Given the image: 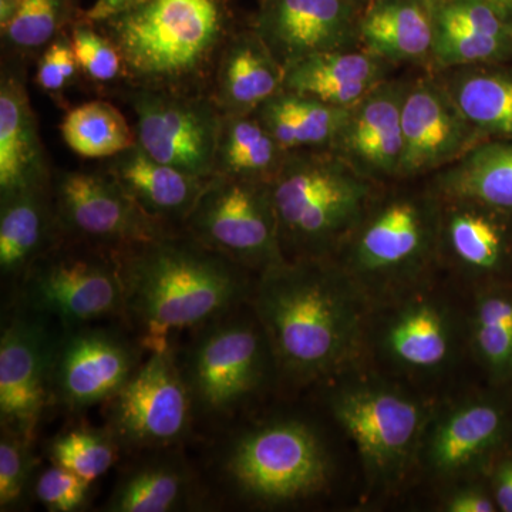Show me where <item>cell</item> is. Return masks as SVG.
<instances>
[{
  "mask_svg": "<svg viewBox=\"0 0 512 512\" xmlns=\"http://www.w3.org/2000/svg\"><path fill=\"white\" fill-rule=\"evenodd\" d=\"M114 255L123 276V323L148 353L173 348L174 335L251 299V272L185 231Z\"/></svg>",
  "mask_w": 512,
  "mask_h": 512,
  "instance_id": "cell-1",
  "label": "cell"
},
{
  "mask_svg": "<svg viewBox=\"0 0 512 512\" xmlns=\"http://www.w3.org/2000/svg\"><path fill=\"white\" fill-rule=\"evenodd\" d=\"M360 286L332 258L296 259L258 275L252 306L279 372L309 382L348 363L360 342Z\"/></svg>",
  "mask_w": 512,
  "mask_h": 512,
  "instance_id": "cell-2",
  "label": "cell"
},
{
  "mask_svg": "<svg viewBox=\"0 0 512 512\" xmlns=\"http://www.w3.org/2000/svg\"><path fill=\"white\" fill-rule=\"evenodd\" d=\"M93 23L120 50L126 86L207 94L239 28L228 0H141Z\"/></svg>",
  "mask_w": 512,
  "mask_h": 512,
  "instance_id": "cell-3",
  "label": "cell"
},
{
  "mask_svg": "<svg viewBox=\"0 0 512 512\" xmlns=\"http://www.w3.org/2000/svg\"><path fill=\"white\" fill-rule=\"evenodd\" d=\"M375 184L329 148L289 151L271 180L285 258L338 254L375 200Z\"/></svg>",
  "mask_w": 512,
  "mask_h": 512,
  "instance_id": "cell-4",
  "label": "cell"
},
{
  "mask_svg": "<svg viewBox=\"0 0 512 512\" xmlns=\"http://www.w3.org/2000/svg\"><path fill=\"white\" fill-rule=\"evenodd\" d=\"M210 463L221 497L255 505H284L325 490L330 461L311 424L295 417L261 421L221 436Z\"/></svg>",
  "mask_w": 512,
  "mask_h": 512,
  "instance_id": "cell-5",
  "label": "cell"
},
{
  "mask_svg": "<svg viewBox=\"0 0 512 512\" xmlns=\"http://www.w3.org/2000/svg\"><path fill=\"white\" fill-rule=\"evenodd\" d=\"M177 360L198 423L220 427L278 370L258 316L254 309L247 315L242 305L191 332Z\"/></svg>",
  "mask_w": 512,
  "mask_h": 512,
  "instance_id": "cell-6",
  "label": "cell"
},
{
  "mask_svg": "<svg viewBox=\"0 0 512 512\" xmlns=\"http://www.w3.org/2000/svg\"><path fill=\"white\" fill-rule=\"evenodd\" d=\"M443 200L436 192H400L373 200L339 249L338 264L360 288L403 284L441 249Z\"/></svg>",
  "mask_w": 512,
  "mask_h": 512,
  "instance_id": "cell-7",
  "label": "cell"
},
{
  "mask_svg": "<svg viewBox=\"0 0 512 512\" xmlns=\"http://www.w3.org/2000/svg\"><path fill=\"white\" fill-rule=\"evenodd\" d=\"M16 305L62 328L124 319V284L113 252L63 239L16 286Z\"/></svg>",
  "mask_w": 512,
  "mask_h": 512,
  "instance_id": "cell-8",
  "label": "cell"
},
{
  "mask_svg": "<svg viewBox=\"0 0 512 512\" xmlns=\"http://www.w3.org/2000/svg\"><path fill=\"white\" fill-rule=\"evenodd\" d=\"M183 231L256 275L288 261L279 238L271 181L214 175Z\"/></svg>",
  "mask_w": 512,
  "mask_h": 512,
  "instance_id": "cell-9",
  "label": "cell"
},
{
  "mask_svg": "<svg viewBox=\"0 0 512 512\" xmlns=\"http://www.w3.org/2000/svg\"><path fill=\"white\" fill-rule=\"evenodd\" d=\"M103 407L107 429L128 456L183 447L198 424L174 346L148 353L123 389Z\"/></svg>",
  "mask_w": 512,
  "mask_h": 512,
  "instance_id": "cell-10",
  "label": "cell"
},
{
  "mask_svg": "<svg viewBox=\"0 0 512 512\" xmlns=\"http://www.w3.org/2000/svg\"><path fill=\"white\" fill-rule=\"evenodd\" d=\"M144 353L127 326L96 322L60 329L50 384L52 406L69 414L103 406L136 373Z\"/></svg>",
  "mask_w": 512,
  "mask_h": 512,
  "instance_id": "cell-11",
  "label": "cell"
},
{
  "mask_svg": "<svg viewBox=\"0 0 512 512\" xmlns=\"http://www.w3.org/2000/svg\"><path fill=\"white\" fill-rule=\"evenodd\" d=\"M137 146L160 163L197 177L214 175L222 113L207 93L124 86Z\"/></svg>",
  "mask_w": 512,
  "mask_h": 512,
  "instance_id": "cell-12",
  "label": "cell"
},
{
  "mask_svg": "<svg viewBox=\"0 0 512 512\" xmlns=\"http://www.w3.org/2000/svg\"><path fill=\"white\" fill-rule=\"evenodd\" d=\"M339 426L355 443L372 480L403 473L423 436L426 412L412 397L379 383L339 387L329 400Z\"/></svg>",
  "mask_w": 512,
  "mask_h": 512,
  "instance_id": "cell-13",
  "label": "cell"
},
{
  "mask_svg": "<svg viewBox=\"0 0 512 512\" xmlns=\"http://www.w3.org/2000/svg\"><path fill=\"white\" fill-rule=\"evenodd\" d=\"M52 195L63 239L120 254L174 232L147 217L103 165L53 170Z\"/></svg>",
  "mask_w": 512,
  "mask_h": 512,
  "instance_id": "cell-14",
  "label": "cell"
},
{
  "mask_svg": "<svg viewBox=\"0 0 512 512\" xmlns=\"http://www.w3.org/2000/svg\"><path fill=\"white\" fill-rule=\"evenodd\" d=\"M62 326L13 303L0 333V426L36 439L52 407L53 362Z\"/></svg>",
  "mask_w": 512,
  "mask_h": 512,
  "instance_id": "cell-15",
  "label": "cell"
},
{
  "mask_svg": "<svg viewBox=\"0 0 512 512\" xmlns=\"http://www.w3.org/2000/svg\"><path fill=\"white\" fill-rule=\"evenodd\" d=\"M403 154L399 178L443 170L488 140L463 116L439 77L407 83L402 107Z\"/></svg>",
  "mask_w": 512,
  "mask_h": 512,
  "instance_id": "cell-16",
  "label": "cell"
},
{
  "mask_svg": "<svg viewBox=\"0 0 512 512\" xmlns=\"http://www.w3.org/2000/svg\"><path fill=\"white\" fill-rule=\"evenodd\" d=\"M360 15L350 0H258L248 25L288 67L319 53L360 47Z\"/></svg>",
  "mask_w": 512,
  "mask_h": 512,
  "instance_id": "cell-17",
  "label": "cell"
},
{
  "mask_svg": "<svg viewBox=\"0 0 512 512\" xmlns=\"http://www.w3.org/2000/svg\"><path fill=\"white\" fill-rule=\"evenodd\" d=\"M407 83L389 80L355 106L329 150L357 173L380 183L399 178L403 154L402 107Z\"/></svg>",
  "mask_w": 512,
  "mask_h": 512,
  "instance_id": "cell-18",
  "label": "cell"
},
{
  "mask_svg": "<svg viewBox=\"0 0 512 512\" xmlns=\"http://www.w3.org/2000/svg\"><path fill=\"white\" fill-rule=\"evenodd\" d=\"M26 80V64L3 59L0 74V195L52 181V165L47 160Z\"/></svg>",
  "mask_w": 512,
  "mask_h": 512,
  "instance_id": "cell-19",
  "label": "cell"
},
{
  "mask_svg": "<svg viewBox=\"0 0 512 512\" xmlns=\"http://www.w3.org/2000/svg\"><path fill=\"white\" fill-rule=\"evenodd\" d=\"M120 474L103 510L170 512L202 505L210 491L181 447L146 451Z\"/></svg>",
  "mask_w": 512,
  "mask_h": 512,
  "instance_id": "cell-20",
  "label": "cell"
},
{
  "mask_svg": "<svg viewBox=\"0 0 512 512\" xmlns=\"http://www.w3.org/2000/svg\"><path fill=\"white\" fill-rule=\"evenodd\" d=\"M103 167L147 217L170 231H183L185 220L211 180L160 163L137 144L104 160Z\"/></svg>",
  "mask_w": 512,
  "mask_h": 512,
  "instance_id": "cell-21",
  "label": "cell"
},
{
  "mask_svg": "<svg viewBox=\"0 0 512 512\" xmlns=\"http://www.w3.org/2000/svg\"><path fill=\"white\" fill-rule=\"evenodd\" d=\"M63 241L50 184L0 195V274L18 286L26 272Z\"/></svg>",
  "mask_w": 512,
  "mask_h": 512,
  "instance_id": "cell-22",
  "label": "cell"
},
{
  "mask_svg": "<svg viewBox=\"0 0 512 512\" xmlns=\"http://www.w3.org/2000/svg\"><path fill=\"white\" fill-rule=\"evenodd\" d=\"M285 67L251 26L229 36L212 76L210 96L222 114L255 113L284 90Z\"/></svg>",
  "mask_w": 512,
  "mask_h": 512,
  "instance_id": "cell-23",
  "label": "cell"
},
{
  "mask_svg": "<svg viewBox=\"0 0 512 512\" xmlns=\"http://www.w3.org/2000/svg\"><path fill=\"white\" fill-rule=\"evenodd\" d=\"M393 67L363 47L332 50L285 67L284 90L350 109L386 82Z\"/></svg>",
  "mask_w": 512,
  "mask_h": 512,
  "instance_id": "cell-24",
  "label": "cell"
},
{
  "mask_svg": "<svg viewBox=\"0 0 512 512\" xmlns=\"http://www.w3.org/2000/svg\"><path fill=\"white\" fill-rule=\"evenodd\" d=\"M360 47L386 62L429 66L433 55L431 0H373L359 25Z\"/></svg>",
  "mask_w": 512,
  "mask_h": 512,
  "instance_id": "cell-25",
  "label": "cell"
},
{
  "mask_svg": "<svg viewBox=\"0 0 512 512\" xmlns=\"http://www.w3.org/2000/svg\"><path fill=\"white\" fill-rule=\"evenodd\" d=\"M441 200L512 210V138H488L434 177Z\"/></svg>",
  "mask_w": 512,
  "mask_h": 512,
  "instance_id": "cell-26",
  "label": "cell"
},
{
  "mask_svg": "<svg viewBox=\"0 0 512 512\" xmlns=\"http://www.w3.org/2000/svg\"><path fill=\"white\" fill-rule=\"evenodd\" d=\"M503 430L504 414L494 404H463L447 414L431 433L427 460L436 473L450 476L487 453Z\"/></svg>",
  "mask_w": 512,
  "mask_h": 512,
  "instance_id": "cell-27",
  "label": "cell"
},
{
  "mask_svg": "<svg viewBox=\"0 0 512 512\" xmlns=\"http://www.w3.org/2000/svg\"><path fill=\"white\" fill-rule=\"evenodd\" d=\"M440 73L441 83L471 126L485 138H512V73L494 64Z\"/></svg>",
  "mask_w": 512,
  "mask_h": 512,
  "instance_id": "cell-28",
  "label": "cell"
},
{
  "mask_svg": "<svg viewBox=\"0 0 512 512\" xmlns=\"http://www.w3.org/2000/svg\"><path fill=\"white\" fill-rule=\"evenodd\" d=\"M488 211L476 202L443 200L441 249L467 271L491 272L503 264L507 238Z\"/></svg>",
  "mask_w": 512,
  "mask_h": 512,
  "instance_id": "cell-29",
  "label": "cell"
},
{
  "mask_svg": "<svg viewBox=\"0 0 512 512\" xmlns=\"http://www.w3.org/2000/svg\"><path fill=\"white\" fill-rule=\"evenodd\" d=\"M348 111L282 90L259 106L255 114L286 151H296L330 148Z\"/></svg>",
  "mask_w": 512,
  "mask_h": 512,
  "instance_id": "cell-30",
  "label": "cell"
},
{
  "mask_svg": "<svg viewBox=\"0 0 512 512\" xmlns=\"http://www.w3.org/2000/svg\"><path fill=\"white\" fill-rule=\"evenodd\" d=\"M288 153L255 113L222 114L214 175L271 181Z\"/></svg>",
  "mask_w": 512,
  "mask_h": 512,
  "instance_id": "cell-31",
  "label": "cell"
},
{
  "mask_svg": "<svg viewBox=\"0 0 512 512\" xmlns=\"http://www.w3.org/2000/svg\"><path fill=\"white\" fill-rule=\"evenodd\" d=\"M451 340L446 313L434 303L416 302L390 320L384 333V348L399 365L431 370L447 362Z\"/></svg>",
  "mask_w": 512,
  "mask_h": 512,
  "instance_id": "cell-32",
  "label": "cell"
},
{
  "mask_svg": "<svg viewBox=\"0 0 512 512\" xmlns=\"http://www.w3.org/2000/svg\"><path fill=\"white\" fill-rule=\"evenodd\" d=\"M60 134L74 154L107 160L136 146V133L126 117L107 100H92L72 107L60 123Z\"/></svg>",
  "mask_w": 512,
  "mask_h": 512,
  "instance_id": "cell-33",
  "label": "cell"
},
{
  "mask_svg": "<svg viewBox=\"0 0 512 512\" xmlns=\"http://www.w3.org/2000/svg\"><path fill=\"white\" fill-rule=\"evenodd\" d=\"M84 16L77 0H22L15 19L0 30L6 60L26 64L37 59Z\"/></svg>",
  "mask_w": 512,
  "mask_h": 512,
  "instance_id": "cell-34",
  "label": "cell"
},
{
  "mask_svg": "<svg viewBox=\"0 0 512 512\" xmlns=\"http://www.w3.org/2000/svg\"><path fill=\"white\" fill-rule=\"evenodd\" d=\"M123 453L106 426L73 424L60 430L46 446L50 463L73 471L84 480L94 483L106 476Z\"/></svg>",
  "mask_w": 512,
  "mask_h": 512,
  "instance_id": "cell-35",
  "label": "cell"
},
{
  "mask_svg": "<svg viewBox=\"0 0 512 512\" xmlns=\"http://www.w3.org/2000/svg\"><path fill=\"white\" fill-rule=\"evenodd\" d=\"M473 340L484 365L498 376L512 373V298L481 296L474 309Z\"/></svg>",
  "mask_w": 512,
  "mask_h": 512,
  "instance_id": "cell-36",
  "label": "cell"
},
{
  "mask_svg": "<svg viewBox=\"0 0 512 512\" xmlns=\"http://www.w3.org/2000/svg\"><path fill=\"white\" fill-rule=\"evenodd\" d=\"M511 57L512 37L434 29L430 63L434 72L480 64H497L510 60Z\"/></svg>",
  "mask_w": 512,
  "mask_h": 512,
  "instance_id": "cell-37",
  "label": "cell"
},
{
  "mask_svg": "<svg viewBox=\"0 0 512 512\" xmlns=\"http://www.w3.org/2000/svg\"><path fill=\"white\" fill-rule=\"evenodd\" d=\"M69 35L80 73L87 82L120 89L126 86L127 70L120 50L92 20L84 16L70 28Z\"/></svg>",
  "mask_w": 512,
  "mask_h": 512,
  "instance_id": "cell-38",
  "label": "cell"
},
{
  "mask_svg": "<svg viewBox=\"0 0 512 512\" xmlns=\"http://www.w3.org/2000/svg\"><path fill=\"white\" fill-rule=\"evenodd\" d=\"M33 441L15 431L0 429V510L18 508L35 483Z\"/></svg>",
  "mask_w": 512,
  "mask_h": 512,
  "instance_id": "cell-39",
  "label": "cell"
},
{
  "mask_svg": "<svg viewBox=\"0 0 512 512\" xmlns=\"http://www.w3.org/2000/svg\"><path fill=\"white\" fill-rule=\"evenodd\" d=\"M434 29L512 37V23L483 0H431Z\"/></svg>",
  "mask_w": 512,
  "mask_h": 512,
  "instance_id": "cell-40",
  "label": "cell"
},
{
  "mask_svg": "<svg viewBox=\"0 0 512 512\" xmlns=\"http://www.w3.org/2000/svg\"><path fill=\"white\" fill-rule=\"evenodd\" d=\"M92 484L57 464L40 471L33 483L39 503L50 512H76L89 504Z\"/></svg>",
  "mask_w": 512,
  "mask_h": 512,
  "instance_id": "cell-41",
  "label": "cell"
},
{
  "mask_svg": "<svg viewBox=\"0 0 512 512\" xmlns=\"http://www.w3.org/2000/svg\"><path fill=\"white\" fill-rule=\"evenodd\" d=\"M80 76L82 73L74 56L69 32L56 37L37 57L35 83L49 96H63L69 87L76 84Z\"/></svg>",
  "mask_w": 512,
  "mask_h": 512,
  "instance_id": "cell-42",
  "label": "cell"
},
{
  "mask_svg": "<svg viewBox=\"0 0 512 512\" xmlns=\"http://www.w3.org/2000/svg\"><path fill=\"white\" fill-rule=\"evenodd\" d=\"M497 504L477 488H464L448 498L446 510L450 512H494Z\"/></svg>",
  "mask_w": 512,
  "mask_h": 512,
  "instance_id": "cell-43",
  "label": "cell"
},
{
  "mask_svg": "<svg viewBox=\"0 0 512 512\" xmlns=\"http://www.w3.org/2000/svg\"><path fill=\"white\" fill-rule=\"evenodd\" d=\"M495 504L504 512H512V458L498 468L494 477Z\"/></svg>",
  "mask_w": 512,
  "mask_h": 512,
  "instance_id": "cell-44",
  "label": "cell"
},
{
  "mask_svg": "<svg viewBox=\"0 0 512 512\" xmlns=\"http://www.w3.org/2000/svg\"><path fill=\"white\" fill-rule=\"evenodd\" d=\"M138 2L141 0H96L92 8L87 10L86 18L92 22H99V20L109 18L114 13L130 8Z\"/></svg>",
  "mask_w": 512,
  "mask_h": 512,
  "instance_id": "cell-45",
  "label": "cell"
},
{
  "mask_svg": "<svg viewBox=\"0 0 512 512\" xmlns=\"http://www.w3.org/2000/svg\"><path fill=\"white\" fill-rule=\"evenodd\" d=\"M20 2L22 0H0V30L5 29L15 19Z\"/></svg>",
  "mask_w": 512,
  "mask_h": 512,
  "instance_id": "cell-46",
  "label": "cell"
},
{
  "mask_svg": "<svg viewBox=\"0 0 512 512\" xmlns=\"http://www.w3.org/2000/svg\"><path fill=\"white\" fill-rule=\"evenodd\" d=\"M483 2L497 10L501 16L512 23V0H483Z\"/></svg>",
  "mask_w": 512,
  "mask_h": 512,
  "instance_id": "cell-47",
  "label": "cell"
},
{
  "mask_svg": "<svg viewBox=\"0 0 512 512\" xmlns=\"http://www.w3.org/2000/svg\"><path fill=\"white\" fill-rule=\"evenodd\" d=\"M350 2H352L360 12H363V10H365L373 0H350Z\"/></svg>",
  "mask_w": 512,
  "mask_h": 512,
  "instance_id": "cell-48",
  "label": "cell"
}]
</instances>
